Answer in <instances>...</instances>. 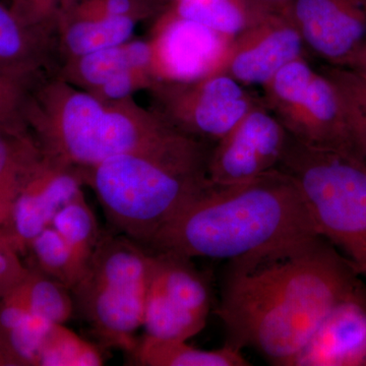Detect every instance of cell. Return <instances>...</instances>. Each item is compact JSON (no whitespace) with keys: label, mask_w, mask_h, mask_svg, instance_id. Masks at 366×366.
<instances>
[{"label":"cell","mask_w":366,"mask_h":366,"mask_svg":"<svg viewBox=\"0 0 366 366\" xmlns=\"http://www.w3.org/2000/svg\"><path fill=\"white\" fill-rule=\"evenodd\" d=\"M352 264L319 234L228 261L217 315L228 345L287 366L322 320L362 283Z\"/></svg>","instance_id":"cell-1"},{"label":"cell","mask_w":366,"mask_h":366,"mask_svg":"<svg viewBox=\"0 0 366 366\" xmlns=\"http://www.w3.org/2000/svg\"><path fill=\"white\" fill-rule=\"evenodd\" d=\"M315 234L319 233L295 179L274 168L234 184L209 182L158 233L149 249L190 259L230 261Z\"/></svg>","instance_id":"cell-2"},{"label":"cell","mask_w":366,"mask_h":366,"mask_svg":"<svg viewBox=\"0 0 366 366\" xmlns=\"http://www.w3.org/2000/svg\"><path fill=\"white\" fill-rule=\"evenodd\" d=\"M26 124L43 153L81 169L124 154L172 153L204 143L129 100H103L45 78L31 93Z\"/></svg>","instance_id":"cell-3"},{"label":"cell","mask_w":366,"mask_h":366,"mask_svg":"<svg viewBox=\"0 0 366 366\" xmlns=\"http://www.w3.org/2000/svg\"><path fill=\"white\" fill-rule=\"evenodd\" d=\"M211 149L203 144L165 154H124L83 168L118 233L150 247L158 233L209 184Z\"/></svg>","instance_id":"cell-4"},{"label":"cell","mask_w":366,"mask_h":366,"mask_svg":"<svg viewBox=\"0 0 366 366\" xmlns=\"http://www.w3.org/2000/svg\"><path fill=\"white\" fill-rule=\"evenodd\" d=\"M279 169L295 179L317 233L366 280V163L352 152L289 134Z\"/></svg>","instance_id":"cell-5"},{"label":"cell","mask_w":366,"mask_h":366,"mask_svg":"<svg viewBox=\"0 0 366 366\" xmlns=\"http://www.w3.org/2000/svg\"><path fill=\"white\" fill-rule=\"evenodd\" d=\"M152 250L103 231L83 274L71 289L74 310L105 348L132 354L143 327Z\"/></svg>","instance_id":"cell-6"},{"label":"cell","mask_w":366,"mask_h":366,"mask_svg":"<svg viewBox=\"0 0 366 366\" xmlns=\"http://www.w3.org/2000/svg\"><path fill=\"white\" fill-rule=\"evenodd\" d=\"M262 88V103L291 137L312 146L351 152L336 88L305 57L284 66Z\"/></svg>","instance_id":"cell-7"},{"label":"cell","mask_w":366,"mask_h":366,"mask_svg":"<svg viewBox=\"0 0 366 366\" xmlns=\"http://www.w3.org/2000/svg\"><path fill=\"white\" fill-rule=\"evenodd\" d=\"M211 307L209 281L190 257L152 250L144 335L167 340H189L206 327Z\"/></svg>","instance_id":"cell-8"},{"label":"cell","mask_w":366,"mask_h":366,"mask_svg":"<svg viewBox=\"0 0 366 366\" xmlns=\"http://www.w3.org/2000/svg\"><path fill=\"white\" fill-rule=\"evenodd\" d=\"M155 112L177 131L216 144L262 99L226 72L190 81H156Z\"/></svg>","instance_id":"cell-9"},{"label":"cell","mask_w":366,"mask_h":366,"mask_svg":"<svg viewBox=\"0 0 366 366\" xmlns=\"http://www.w3.org/2000/svg\"><path fill=\"white\" fill-rule=\"evenodd\" d=\"M85 185L81 168L41 151L24 177L0 243L24 257L60 209L84 194Z\"/></svg>","instance_id":"cell-10"},{"label":"cell","mask_w":366,"mask_h":366,"mask_svg":"<svg viewBox=\"0 0 366 366\" xmlns=\"http://www.w3.org/2000/svg\"><path fill=\"white\" fill-rule=\"evenodd\" d=\"M234 38L166 9L150 42L155 83L196 81L224 72Z\"/></svg>","instance_id":"cell-11"},{"label":"cell","mask_w":366,"mask_h":366,"mask_svg":"<svg viewBox=\"0 0 366 366\" xmlns=\"http://www.w3.org/2000/svg\"><path fill=\"white\" fill-rule=\"evenodd\" d=\"M288 137L285 127L261 100L214 144L207 164L209 182L234 184L278 168Z\"/></svg>","instance_id":"cell-12"},{"label":"cell","mask_w":366,"mask_h":366,"mask_svg":"<svg viewBox=\"0 0 366 366\" xmlns=\"http://www.w3.org/2000/svg\"><path fill=\"white\" fill-rule=\"evenodd\" d=\"M305 51L287 6L236 36L224 72L243 86H262L284 66L305 57Z\"/></svg>","instance_id":"cell-13"},{"label":"cell","mask_w":366,"mask_h":366,"mask_svg":"<svg viewBox=\"0 0 366 366\" xmlns=\"http://www.w3.org/2000/svg\"><path fill=\"white\" fill-rule=\"evenodd\" d=\"M307 51L329 66L348 64L366 39V0H290Z\"/></svg>","instance_id":"cell-14"},{"label":"cell","mask_w":366,"mask_h":366,"mask_svg":"<svg viewBox=\"0 0 366 366\" xmlns=\"http://www.w3.org/2000/svg\"><path fill=\"white\" fill-rule=\"evenodd\" d=\"M287 366H366V284L339 301Z\"/></svg>","instance_id":"cell-15"},{"label":"cell","mask_w":366,"mask_h":366,"mask_svg":"<svg viewBox=\"0 0 366 366\" xmlns=\"http://www.w3.org/2000/svg\"><path fill=\"white\" fill-rule=\"evenodd\" d=\"M52 51L51 33L26 23L4 0H0V67L44 76Z\"/></svg>","instance_id":"cell-16"},{"label":"cell","mask_w":366,"mask_h":366,"mask_svg":"<svg viewBox=\"0 0 366 366\" xmlns=\"http://www.w3.org/2000/svg\"><path fill=\"white\" fill-rule=\"evenodd\" d=\"M71 59L69 71L71 81L86 86L89 92L99 90L108 81L127 72H144L153 78L152 47L146 41H129Z\"/></svg>","instance_id":"cell-17"},{"label":"cell","mask_w":366,"mask_h":366,"mask_svg":"<svg viewBox=\"0 0 366 366\" xmlns=\"http://www.w3.org/2000/svg\"><path fill=\"white\" fill-rule=\"evenodd\" d=\"M52 322L4 297L0 300V365L38 366L41 346Z\"/></svg>","instance_id":"cell-18"},{"label":"cell","mask_w":366,"mask_h":366,"mask_svg":"<svg viewBox=\"0 0 366 366\" xmlns=\"http://www.w3.org/2000/svg\"><path fill=\"white\" fill-rule=\"evenodd\" d=\"M169 9L180 18L232 37L278 9L257 0H174Z\"/></svg>","instance_id":"cell-19"},{"label":"cell","mask_w":366,"mask_h":366,"mask_svg":"<svg viewBox=\"0 0 366 366\" xmlns=\"http://www.w3.org/2000/svg\"><path fill=\"white\" fill-rule=\"evenodd\" d=\"M137 365L144 366H247L252 365L242 350L228 345L203 350L187 341L167 340L144 335L131 354Z\"/></svg>","instance_id":"cell-20"},{"label":"cell","mask_w":366,"mask_h":366,"mask_svg":"<svg viewBox=\"0 0 366 366\" xmlns=\"http://www.w3.org/2000/svg\"><path fill=\"white\" fill-rule=\"evenodd\" d=\"M62 44L72 59L132 40L137 19L131 16H60Z\"/></svg>","instance_id":"cell-21"},{"label":"cell","mask_w":366,"mask_h":366,"mask_svg":"<svg viewBox=\"0 0 366 366\" xmlns=\"http://www.w3.org/2000/svg\"><path fill=\"white\" fill-rule=\"evenodd\" d=\"M4 297L52 324H66L76 314L71 289L28 267Z\"/></svg>","instance_id":"cell-22"},{"label":"cell","mask_w":366,"mask_h":366,"mask_svg":"<svg viewBox=\"0 0 366 366\" xmlns=\"http://www.w3.org/2000/svg\"><path fill=\"white\" fill-rule=\"evenodd\" d=\"M40 153L30 132L0 131V238L24 177Z\"/></svg>","instance_id":"cell-23"},{"label":"cell","mask_w":366,"mask_h":366,"mask_svg":"<svg viewBox=\"0 0 366 366\" xmlns=\"http://www.w3.org/2000/svg\"><path fill=\"white\" fill-rule=\"evenodd\" d=\"M320 69L340 98L351 152L366 163V78L343 66L327 64Z\"/></svg>","instance_id":"cell-24"},{"label":"cell","mask_w":366,"mask_h":366,"mask_svg":"<svg viewBox=\"0 0 366 366\" xmlns=\"http://www.w3.org/2000/svg\"><path fill=\"white\" fill-rule=\"evenodd\" d=\"M24 257L28 259V268L46 274L69 289L74 287L83 273L74 252L52 225L34 238Z\"/></svg>","instance_id":"cell-25"},{"label":"cell","mask_w":366,"mask_h":366,"mask_svg":"<svg viewBox=\"0 0 366 366\" xmlns=\"http://www.w3.org/2000/svg\"><path fill=\"white\" fill-rule=\"evenodd\" d=\"M51 225L67 243L84 272L103 232L85 194L60 209Z\"/></svg>","instance_id":"cell-26"},{"label":"cell","mask_w":366,"mask_h":366,"mask_svg":"<svg viewBox=\"0 0 366 366\" xmlns=\"http://www.w3.org/2000/svg\"><path fill=\"white\" fill-rule=\"evenodd\" d=\"M104 357L96 344L81 338L66 324H51L41 346L38 366H100Z\"/></svg>","instance_id":"cell-27"},{"label":"cell","mask_w":366,"mask_h":366,"mask_svg":"<svg viewBox=\"0 0 366 366\" xmlns=\"http://www.w3.org/2000/svg\"><path fill=\"white\" fill-rule=\"evenodd\" d=\"M42 76L0 67V131L29 132L26 108L34 86Z\"/></svg>","instance_id":"cell-28"},{"label":"cell","mask_w":366,"mask_h":366,"mask_svg":"<svg viewBox=\"0 0 366 366\" xmlns=\"http://www.w3.org/2000/svg\"><path fill=\"white\" fill-rule=\"evenodd\" d=\"M66 0H9L23 20L35 28L51 33Z\"/></svg>","instance_id":"cell-29"},{"label":"cell","mask_w":366,"mask_h":366,"mask_svg":"<svg viewBox=\"0 0 366 366\" xmlns=\"http://www.w3.org/2000/svg\"><path fill=\"white\" fill-rule=\"evenodd\" d=\"M26 271L21 255L0 243V300L21 280Z\"/></svg>","instance_id":"cell-30"},{"label":"cell","mask_w":366,"mask_h":366,"mask_svg":"<svg viewBox=\"0 0 366 366\" xmlns=\"http://www.w3.org/2000/svg\"><path fill=\"white\" fill-rule=\"evenodd\" d=\"M345 67L366 78V39L363 41L360 47L354 53L353 56L349 60L348 64Z\"/></svg>","instance_id":"cell-31"},{"label":"cell","mask_w":366,"mask_h":366,"mask_svg":"<svg viewBox=\"0 0 366 366\" xmlns=\"http://www.w3.org/2000/svg\"><path fill=\"white\" fill-rule=\"evenodd\" d=\"M257 1H261L267 6L274 7V9H280L287 6L290 0H257Z\"/></svg>","instance_id":"cell-32"},{"label":"cell","mask_w":366,"mask_h":366,"mask_svg":"<svg viewBox=\"0 0 366 366\" xmlns=\"http://www.w3.org/2000/svg\"><path fill=\"white\" fill-rule=\"evenodd\" d=\"M4 1L7 2L9 4V0H4Z\"/></svg>","instance_id":"cell-33"}]
</instances>
